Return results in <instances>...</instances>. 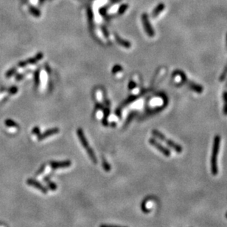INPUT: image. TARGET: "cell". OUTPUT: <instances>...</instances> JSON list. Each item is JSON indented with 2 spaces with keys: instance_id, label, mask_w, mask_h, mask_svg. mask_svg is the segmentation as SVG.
<instances>
[{
  "instance_id": "1",
  "label": "cell",
  "mask_w": 227,
  "mask_h": 227,
  "mask_svg": "<svg viewBox=\"0 0 227 227\" xmlns=\"http://www.w3.org/2000/svg\"><path fill=\"white\" fill-rule=\"evenodd\" d=\"M220 145V137L219 136V135H216L214 138L211 160H210L211 172H212V175H214V176H216L218 173V153H219Z\"/></svg>"
},
{
  "instance_id": "2",
  "label": "cell",
  "mask_w": 227,
  "mask_h": 227,
  "mask_svg": "<svg viewBox=\"0 0 227 227\" xmlns=\"http://www.w3.org/2000/svg\"><path fill=\"white\" fill-rule=\"evenodd\" d=\"M152 134H153L156 137H157L158 139H159L160 141H163L164 143H167V145L169 146L170 148H172L176 153L180 154L182 152V147L180 145L178 144V143H175L174 141L168 139V137L164 136L161 132H159V131H158L157 130H153L152 131Z\"/></svg>"
},
{
  "instance_id": "3",
  "label": "cell",
  "mask_w": 227,
  "mask_h": 227,
  "mask_svg": "<svg viewBox=\"0 0 227 227\" xmlns=\"http://www.w3.org/2000/svg\"><path fill=\"white\" fill-rule=\"evenodd\" d=\"M77 135H78L79 139H80L81 144H82L83 146L85 148V149L86 150V152L89 155V157H90V159L91 160V161H92L95 164H96L97 162L96 156H95V153H94L92 149L89 146L88 141H87L86 137H85L83 130H81V129H78V130H77Z\"/></svg>"
},
{
  "instance_id": "4",
  "label": "cell",
  "mask_w": 227,
  "mask_h": 227,
  "mask_svg": "<svg viewBox=\"0 0 227 227\" xmlns=\"http://www.w3.org/2000/svg\"><path fill=\"white\" fill-rule=\"evenodd\" d=\"M176 73L178 74L176 75H178V76H181L182 80L187 85V86L189 87V88H191L193 91H195V92H197L199 93H201L202 92H203V87H202V86L196 84V83L192 82V81L187 80V76H185V74H184V73L182 72H177Z\"/></svg>"
},
{
  "instance_id": "5",
  "label": "cell",
  "mask_w": 227,
  "mask_h": 227,
  "mask_svg": "<svg viewBox=\"0 0 227 227\" xmlns=\"http://www.w3.org/2000/svg\"><path fill=\"white\" fill-rule=\"evenodd\" d=\"M149 143H150V144L155 147L157 150H159L160 152H161L162 154H163V155L164 156H166V157H170V155H171V152H170V150L168 149V148L164 147L162 144H160V143L158 142L156 139L150 138Z\"/></svg>"
},
{
  "instance_id": "6",
  "label": "cell",
  "mask_w": 227,
  "mask_h": 227,
  "mask_svg": "<svg viewBox=\"0 0 227 227\" xmlns=\"http://www.w3.org/2000/svg\"><path fill=\"white\" fill-rule=\"evenodd\" d=\"M142 23L143 25H144V27H145V30L146 32L147 35H148L150 37H153L155 35V32L153 29H152V27L151 24L149 22V19L147 18V16L146 14H144L142 16Z\"/></svg>"
},
{
  "instance_id": "7",
  "label": "cell",
  "mask_w": 227,
  "mask_h": 227,
  "mask_svg": "<svg viewBox=\"0 0 227 227\" xmlns=\"http://www.w3.org/2000/svg\"><path fill=\"white\" fill-rule=\"evenodd\" d=\"M27 183H28L29 185H30V186H32L33 187H35V188H36L37 190H40L41 193H44V194L47 193V189L44 186H43V185H41L40 182H37V181H35L34 180L28 179V181H27Z\"/></svg>"
},
{
  "instance_id": "8",
  "label": "cell",
  "mask_w": 227,
  "mask_h": 227,
  "mask_svg": "<svg viewBox=\"0 0 227 227\" xmlns=\"http://www.w3.org/2000/svg\"><path fill=\"white\" fill-rule=\"evenodd\" d=\"M71 162L70 160L62 162H51L50 166L53 169H60V168H65L71 166Z\"/></svg>"
},
{
  "instance_id": "9",
  "label": "cell",
  "mask_w": 227,
  "mask_h": 227,
  "mask_svg": "<svg viewBox=\"0 0 227 227\" xmlns=\"http://www.w3.org/2000/svg\"><path fill=\"white\" fill-rule=\"evenodd\" d=\"M59 131L60 130L58 128H53V129H50V130H47L45 132H44L43 134L39 135V141L44 140V139L47 138V137H50V136H52V135L58 134V133L59 132Z\"/></svg>"
},
{
  "instance_id": "10",
  "label": "cell",
  "mask_w": 227,
  "mask_h": 227,
  "mask_svg": "<svg viewBox=\"0 0 227 227\" xmlns=\"http://www.w3.org/2000/svg\"><path fill=\"white\" fill-rule=\"evenodd\" d=\"M164 8H165V5H164L163 3H160L159 5H158L157 7L155 8V9H154L153 12H152V17H153V18H157L158 16H159L160 14H161L162 12L164 11Z\"/></svg>"
},
{
  "instance_id": "11",
  "label": "cell",
  "mask_w": 227,
  "mask_h": 227,
  "mask_svg": "<svg viewBox=\"0 0 227 227\" xmlns=\"http://www.w3.org/2000/svg\"><path fill=\"white\" fill-rule=\"evenodd\" d=\"M223 99H224V115L227 116V91H224L223 94Z\"/></svg>"
},
{
  "instance_id": "12",
  "label": "cell",
  "mask_w": 227,
  "mask_h": 227,
  "mask_svg": "<svg viewBox=\"0 0 227 227\" xmlns=\"http://www.w3.org/2000/svg\"><path fill=\"white\" fill-rule=\"evenodd\" d=\"M112 73H113L114 75H116V76H119V75H120V76H121L122 74V68L120 67V66H114L113 70H112Z\"/></svg>"
},
{
  "instance_id": "13",
  "label": "cell",
  "mask_w": 227,
  "mask_h": 227,
  "mask_svg": "<svg viewBox=\"0 0 227 227\" xmlns=\"http://www.w3.org/2000/svg\"><path fill=\"white\" fill-rule=\"evenodd\" d=\"M102 92H103V91H102L101 89H97L96 92H95V97H96V100L98 101V102L101 101L103 99V93Z\"/></svg>"
},
{
  "instance_id": "14",
  "label": "cell",
  "mask_w": 227,
  "mask_h": 227,
  "mask_svg": "<svg viewBox=\"0 0 227 227\" xmlns=\"http://www.w3.org/2000/svg\"><path fill=\"white\" fill-rule=\"evenodd\" d=\"M116 40L117 41L118 43H121V46H122V47H126V48H129V47H130V44H129V43L128 42H126V41L121 40V38H120V37H119L116 36Z\"/></svg>"
},
{
  "instance_id": "15",
  "label": "cell",
  "mask_w": 227,
  "mask_h": 227,
  "mask_svg": "<svg viewBox=\"0 0 227 227\" xmlns=\"http://www.w3.org/2000/svg\"><path fill=\"white\" fill-rule=\"evenodd\" d=\"M5 124L7 125L8 127H15V128H17V126H18V125L16 124V123L13 121L9 120V119L5 121Z\"/></svg>"
},
{
  "instance_id": "16",
  "label": "cell",
  "mask_w": 227,
  "mask_h": 227,
  "mask_svg": "<svg viewBox=\"0 0 227 227\" xmlns=\"http://www.w3.org/2000/svg\"><path fill=\"white\" fill-rule=\"evenodd\" d=\"M119 9H120V7H119L118 5H115L114 6H112V7H110V9L109 10V13H110V14L115 13V12L118 11Z\"/></svg>"
},
{
  "instance_id": "17",
  "label": "cell",
  "mask_w": 227,
  "mask_h": 227,
  "mask_svg": "<svg viewBox=\"0 0 227 227\" xmlns=\"http://www.w3.org/2000/svg\"><path fill=\"white\" fill-rule=\"evenodd\" d=\"M226 76H227V66H225L224 72H222L221 75H220V82H224V81L225 80V79H226Z\"/></svg>"
},
{
  "instance_id": "18",
  "label": "cell",
  "mask_w": 227,
  "mask_h": 227,
  "mask_svg": "<svg viewBox=\"0 0 227 227\" xmlns=\"http://www.w3.org/2000/svg\"><path fill=\"white\" fill-rule=\"evenodd\" d=\"M103 167L106 171H110V170H111L110 165H109V163H108L107 161H106L105 159H103Z\"/></svg>"
},
{
  "instance_id": "19",
  "label": "cell",
  "mask_w": 227,
  "mask_h": 227,
  "mask_svg": "<svg viewBox=\"0 0 227 227\" xmlns=\"http://www.w3.org/2000/svg\"><path fill=\"white\" fill-rule=\"evenodd\" d=\"M45 182L47 183V185H48L49 187L51 189V190H56V188H57V187H56V185H55V183L52 182L51 181H49V180H48V181L46 180Z\"/></svg>"
},
{
  "instance_id": "20",
  "label": "cell",
  "mask_w": 227,
  "mask_h": 227,
  "mask_svg": "<svg viewBox=\"0 0 227 227\" xmlns=\"http://www.w3.org/2000/svg\"><path fill=\"white\" fill-rule=\"evenodd\" d=\"M101 110H102V108L101 107H97L96 112H95V115L97 116V118H101L102 116H103V112H102Z\"/></svg>"
},
{
  "instance_id": "21",
  "label": "cell",
  "mask_w": 227,
  "mask_h": 227,
  "mask_svg": "<svg viewBox=\"0 0 227 227\" xmlns=\"http://www.w3.org/2000/svg\"><path fill=\"white\" fill-rule=\"evenodd\" d=\"M32 132L33 135H39V133H40V130H39V128L36 126V127H35L34 129H33Z\"/></svg>"
},
{
  "instance_id": "22",
  "label": "cell",
  "mask_w": 227,
  "mask_h": 227,
  "mask_svg": "<svg viewBox=\"0 0 227 227\" xmlns=\"http://www.w3.org/2000/svg\"><path fill=\"white\" fill-rule=\"evenodd\" d=\"M226 49H227V35H226Z\"/></svg>"
},
{
  "instance_id": "23",
  "label": "cell",
  "mask_w": 227,
  "mask_h": 227,
  "mask_svg": "<svg viewBox=\"0 0 227 227\" xmlns=\"http://www.w3.org/2000/svg\"><path fill=\"white\" fill-rule=\"evenodd\" d=\"M226 218H227V214H226Z\"/></svg>"
},
{
  "instance_id": "24",
  "label": "cell",
  "mask_w": 227,
  "mask_h": 227,
  "mask_svg": "<svg viewBox=\"0 0 227 227\" xmlns=\"http://www.w3.org/2000/svg\"><path fill=\"white\" fill-rule=\"evenodd\" d=\"M226 86H227V84H226Z\"/></svg>"
}]
</instances>
